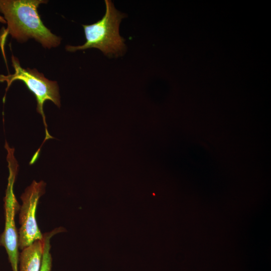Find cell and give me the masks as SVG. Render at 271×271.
Returning a JSON list of instances; mask_svg holds the SVG:
<instances>
[{
    "instance_id": "cell-5",
    "label": "cell",
    "mask_w": 271,
    "mask_h": 271,
    "mask_svg": "<svg viewBox=\"0 0 271 271\" xmlns=\"http://www.w3.org/2000/svg\"><path fill=\"white\" fill-rule=\"evenodd\" d=\"M46 184L41 181H33L28 187L21 198L22 205L20 208L19 230V248L23 249L35 241L42 240L41 233L36 219V211L40 197L45 193Z\"/></svg>"
},
{
    "instance_id": "cell-2",
    "label": "cell",
    "mask_w": 271,
    "mask_h": 271,
    "mask_svg": "<svg viewBox=\"0 0 271 271\" xmlns=\"http://www.w3.org/2000/svg\"><path fill=\"white\" fill-rule=\"evenodd\" d=\"M105 13L99 21L91 25H83L86 42L81 46H67V51L74 52L95 48L105 55H117L122 53L125 48L124 39L119 33V26L124 17L118 11L111 1L105 0Z\"/></svg>"
},
{
    "instance_id": "cell-3",
    "label": "cell",
    "mask_w": 271,
    "mask_h": 271,
    "mask_svg": "<svg viewBox=\"0 0 271 271\" xmlns=\"http://www.w3.org/2000/svg\"><path fill=\"white\" fill-rule=\"evenodd\" d=\"M12 61L15 72L13 74L8 76L1 75L0 81L7 82L8 85L6 89L7 91L14 81L21 80L35 95L37 102V111L41 114L43 117L45 128L46 137L42 145L46 141L53 138L48 131L43 105L45 101L49 100L60 107V95L57 83L46 78L43 74L39 73L35 69L22 68L18 59L13 55L12 57Z\"/></svg>"
},
{
    "instance_id": "cell-7",
    "label": "cell",
    "mask_w": 271,
    "mask_h": 271,
    "mask_svg": "<svg viewBox=\"0 0 271 271\" xmlns=\"http://www.w3.org/2000/svg\"><path fill=\"white\" fill-rule=\"evenodd\" d=\"M50 248L49 245H46L44 248L40 271L51 270L52 258Z\"/></svg>"
},
{
    "instance_id": "cell-1",
    "label": "cell",
    "mask_w": 271,
    "mask_h": 271,
    "mask_svg": "<svg viewBox=\"0 0 271 271\" xmlns=\"http://www.w3.org/2000/svg\"><path fill=\"white\" fill-rule=\"evenodd\" d=\"M43 0H0V12L8 25L6 32L19 42L33 38L45 48L58 46L60 38L43 24L38 12Z\"/></svg>"
},
{
    "instance_id": "cell-4",
    "label": "cell",
    "mask_w": 271,
    "mask_h": 271,
    "mask_svg": "<svg viewBox=\"0 0 271 271\" xmlns=\"http://www.w3.org/2000/svg\"><path fill=\"white\" fill-rule=\"evenodd\" d=\"M5 148L8 151L9 176L4 198L5 213V229L0 238V243L5 247L12 271H18L19 263V235L15 224V215L19 208V203L14 192V185L18 173V165L14 156V149L10 148L7 143Z\"/></svg>"
},
{
    "instance_id": "cell-6",
    "label": "cell",
    "mask_w": 271,
    "mask_h": 271,
    "mask_svg": "<svg viewBox=\"0 0 271 271\" xmlns=\"http://www.w3.org/2000/svg\"><path fill=\"white\" fill-rule=\"evenodd\" d=\"M44 245L43 238L22 249L19 255L20 271H40Z\"/></svg>"
}]
</instances>
